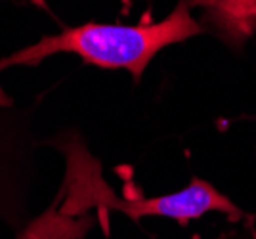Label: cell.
I'll return each mask as SVG.
<instances>
[{"label": "cell", "instance_id": "6da1fadb", "mask_svg": "<svg viewBox=\"0 0 256 239\" xmlns=\"http://www.w3.org/2000/svg\"><path fill=\"white\" fill-rule=\"evenodd\" d=\"M190 6V0H180L170 16L159 23H84L78 27H69L62 33L44 36L20 52L0 58V71L12 66H38L50 56L67 52L78 56L84 64L102 69H126L128 73H132L134 80H140L151 60L162 48L203 33V27L193 20ZM0 98H6L2 88Z\"/></svg>", "mask_w": 256, "mask_h": 239}, {"label": "cell", "instance_id": "7a4b0ae2", "mask_svg": "<svg viewBox=\"0 0 256 239\" xmlns=\"http://www.w3.org/2000/svg\"><path fill=\"white\" fill-rule=\"evenodd\" d=\"M67 155V203L64 212L84 210L90 206L109 208L126 214L132 220L146 216H159L176 220L180 226H188L190 220L201 218L206 212H222L230 220H241L245 212L230 197L220 194L212 184L201 178H193L192 184L180 192L151 199H118L100 174V164L86 153L80 144L65 146Z\"/></svg>", "mask_w": 256, "mask_h": 239}, {"label": "cell", "instance_id": "3957f363", "mask_svg": "<svg viewBox=\"0 0 256 239\" xmlns=\"http://www.w3.org/2000/svg\"><path fill=\"white\" fill-rule=\"evenodd\" d=\"M0 98V222L22 236L27 226L22 190V120Z\"/></svg>", "mask_w": 256, "mask_h": 239}, {"label": "cell", "instance_id": "277c9868", "mask_svg": "<svg viewBox=\"0 0 256 239\" xmlns=\"http://www.w3.org/2000/svg\"><path fill=\"white\" fill-rule=\"evenodd\" d=\"M216 27L234 42L250 36L256 29V0H203Z\"/></svg>", "mask_w": 256, "mask_h": 239}, {"label": "cell", "instance_id": "5b68a950", "mask_svg": "<svg viewBox=\"0 0 256 239\" xmlns=\"http://www.w3.org/2000/svg\"><path fill=\"white\" fill-rule=\"evenodd\" d=\"M22 239H62V238H54V232L50 228L44 232L42 236H38L36 238V234H34V230L32 228H27L25 232L22 234Z\"/></svg>", "mask_w": 256, "mask_h": 239}]
</instances>
